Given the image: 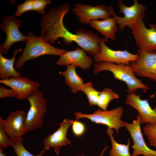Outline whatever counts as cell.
Segmentation results:
<instances>
[{"instance_id": "1", "label": "cell", "mask_w": 156, "mask_h": 156, "mask_svg": "<svg viewBox=\"0 0 156 156\" xmlns=\"http://www.w3.org/2000/svg\"><path fill=\"white\" fill-rule=\"evenodd\" d=\"M70 7L69 3H66L52 8L45 13L40 22L41 36L51 44L60 38L66 45L75 42L93 57L100 52L99 43L105 38H101L92 31L83 29H77L75 34L69 31L65 26L63 20Z\"/></svg>"}, {"instance_id": "2", "label": "cell", "mask_w": 156, "mask_h": 156, "mask_svg": "<svg viewBox=\"0 0 156 156\" xmlns=\"http://www.w3.org/2000/svg\"><path fill=\"white\" fill-rule=\"evenodd\" d=\"M27 36L25 47L15 62V67L17 70H20L27 61L44 55L60 56L68 51L54 47L42 36H36L31 32Z\"/></svg>"}, {"instance_id": "3", "label": "cell", "mask_w": 156, "mask_h": 156, "mask_svg": "<svg viewBox=\"0 0 156 156\" xmlns=\"http://www.w3.org/2000/svg\"><path fill=\"white\" fill-rule=\"evenodd\" d=\"M103 71L111 72L114 78L125 83L127 87L126 91L128 93L134 92L138 89L145 91L148 89V86L136 77L130 65L108 62H95L94 65L93 74L96 75Z\"/></svg>"}, {"instance_id": "4", "label": "cell", "mask_w": 156, "mask_h": 156, "mask_svg": "<svg viewBox=\"0 0 156 156\" xmlns=\"http://www.w3.org/2000/svg\"><path fill=\"white\" fill-rule=\"evenodd\" d=\"M27 99L30 105L25 118L26 127L28 132L43 125L44 116L47 110V99L43 93L38 90L29 95Z\"/></svg>"}, {"instance_id": "5", "label": "cell", "mask_w": 156, "mask_h": 156, "mask_svg": "<svg viewBox=\"0 0 156 156\" xmlns=\"http://www.w3.org/2000/svg\"><path fill=\"white\" fill-rule=\"evenodd\" d=\"M124 113L122 106L109 110H102L99 109L95 110L92 114H85L80 112H75L74 114L76 119L81 118L89 119L92 122L106 125L108 127L114 129L118 134L120 129L124 127V121L121 117Z\"/></svg>"}, {"instance_id": "6", "label": "cell", "mask_w": 156, "mask_h": 156, "mask_svg": "<svg viewBox=\"0 0 156 156\" xmlns=\"http://www.w3.org/2000/svg\"><path fill=\"white\" fill-rule=\"evenodd\" d=\"M144 14L138 17L131 28L132 34L138 49L146 51H156V24H151L149 29L144 23Z\"/></svg>"}, {"instance_id": "7", "label": "cell", "mask_w": 156, "mask_h": 156, "mask_svg": "<svg viewBox=\"0 0 156 156\" xmlns=\"http://www.w3.org/2000/svg\"><path fill=\"white\" fill-rule=\"evenodd\" d=\"M22 23V19H18L14 15H6L3 17L0 29L5 33L6 38L4 42L0 45V53L6 54L14 43L26 42L27 36L22 34L19 29Z\"/></svg>"}, {"instance_id": "8", "label": "cell", "mask_w": 156, "mask_h": 156, "mask_svg": "<svg viewBox=\"0 0 156 156\" xmlns=\"http://www.w3.org/2000/svg\"><path fill=\"white\" fill-rule=\"evenodd\" d=\"M133 1V5L129 7L125 5L123 0H120L118 1V12L124 14V16L122 17H120L115 13L112 4L109 6L110 13L115 18L120 31L123 30L127 26L131 29L139 16L144 14L147 9L146 6L139 3L137 0Z\"/></svg>"}, {"instance_id": "9", "label": "cell", "mask_w": 156, "mask_h": 156, "mask_svg": "<svg viewBox=\"0 0 156 156\" xmlns=\"http://www.w3.org/2000/svg\"><path fill=\"white\" fill-rule=\"evenodd\" d=\"M137 52L138 59L130 63L134 73L156 82V51H146L138 49Z\"/></svg>"}, {"instance_id": "10", "label": "cell", "mask_w": 156, "mask_h": 156, "mask_svg": "<svg viewBox=\"0 0 156 156\" xmlns=\"http://www.w3.org/2000/svg\"><path fill=\"white\" fill-rule=\"evenodd\" d=\"M105 39L99 43L101 47L100 52L93 56V60L96 62H108L116 64H122L130 65L131 62L136 61L138 55L132 54L127 50L115 51L108 47L105 42L108 41Z\"/></svg>"}, {"instance_id": "11", "label": "cell", "mask_w": 156, "mask_h": 156, "mask_svg": "<svg viewBox=\"0 0 156 156\" xmlns=\"http://www.w3.org/2000/svg\"><path fill=\"white\" fill-rule=\"evenodd\" d=\"M72 11L77 19L81 24H88L89 21L104 20L110 17L111 14L109 6L104 4H99L94 6L91 5L78 3L74 4Z\"/></svg>"}, {"instance_id": "12", "label": "cell", "mask_w": 156, "mask_h": 156, "mask_svg": "<svg viewBox=\"0 0 156 156\" xmlns=\"http://www.w3.org/2000/svg\"><path fill=\"white\" fill-rule=\"evenodd\" d=\"M124 124L133 142L131 156H156V151L148 147L145 142L140 127V116L137 115L136 119L131 123L124 121Z\"/></svg>"}, {"instance_id": "13", "label": "cell", "mask_w": 156, "mask_h": 156, "mask_svg": "<svg viewBox=\"0 0 156 156\" xmlns=\"http://www.w3.org/2000/svg\"><path fill=\"white\" fill-rule=\"evenodd\" d=\"M125 102L137 111L141 124H156V106L152 108L147 100L142 99L140 95L132 92L128 93Z\"/></svg>"}, {"instance_id": "14", "label": "cell", "mask_w": 156, "mask_h": 156, "mask_svg": "<svg viewBox=\"0 0 156 156\" xmlns=\"http://www.w3.org/2000/svg\"><path fill=\"white\" fill-rule=\"evenodd\" d=\"M73 121L69 119H64L60 123V127L56 131L46 137L42 142L45 149L49 150L50 148H53L56 154L59 155L61 147L70 143L67 137V133Z\"/></svg>"}, {"instance_id": "15", "label": "cell", "mask_w": 156, "mask_h": 156, "mask_svg": "<svg viewBox=\"0 0 156 156\" xmlns=\"http://www.w3.org/2000/svg\"><path fill=\"white\" fill-rule=\"evenodd\" d=\"M26 115L22 110L14 111L11 113L6 119L3 120V125L7 135L12 139L26 133L25 125Z\"/></svg>"}, {"instance_id": "16", "label": "cell", "mask_w": 156, "mask_h": 156, "mask_svg": "<svg viewBox=\"0 0 156 156\" xmlns=\"http://www.w3.org/2000/svg\"><path fill=\"white\" fill-rule=\"evenodd\" d=\"M0 83L9 87L16 92L18 95L16 98L20 100L27 99L29 95L38 90L40 85L39 82L26 77H11L7 79L0 80Z\"/></svg>"}, {"instance_id": "17", "label": "cell", "mask_w": 156, "mask_h": 156, "mask_svg": "<svg viewBox=\"0 0 156 156\" xmlns=\"http://www.w3.org/2000/svg\"><path fill=\"white\" fill-rule=\"evenodd\" d=\"M92 62V58L87 55L85 51L77 47L74 50L67 51L61 55L56 63L60 66L74 65L86 70L90 67Z\"/></svg>"}, {"instance_id": "18", "label": "cell", "mask_w": 156, "mask_h": 156, "mask_svg": "<svg viewBox=\"0 0 156 156\" xmlns=\"http://www.w3.org/2000/svg\"><path fill=\"white\" fill-rule=\"evenodd\" d=\"M88 24L104 36V38L113 41L116 40V33L118 27L116 19L114 17L102 20L90 21Z\"/></svg>"}, {"instance_id": "19", "label": "cell", "mask_w": 156, "mask_h": 156, "mask_svg": "<svg viewBox=\"0 0 156 156\" xmlns=\"http://www.w3.org/2000/svg\"><path fill=\"white\" fill-rule=\"evenodd\" d=\"M23 50L21 49H14L11 59L5 57L0 53V77L1 80L7 79L11 77L20 78L23 77L20 73L17 71L14 66L16 55Z\"/></svg>"}, {"instance_id": "20", "label": "cell", "mask_w": 156, "mask_h": 156, "mask_svg": "<svg viewBox=\"0 0 156 156\" xmlns=\"http://www.w3.org/2000/svg\"><path fill=\"white\" fill-rule=\"evenodd\" d=\"M76 67L74 65H68L67 66L65 71L60 72L59 73L65 77V83L69 87L73 93L81 90L85 84L82 78L76 72Z\"/></svg>"}, {"instance_id": "21", "label": "cell", "mask_w": 156, "mask_h": 156, "mask_svg": "<svg viewBox=\"0 0 156 156\" xmlns=\"http://www.w3.org/2000/svg\"><path fill=\"white\" fill-rule=\"evenodd\" d=\"M107 132L112 144V148L109 152V156H131L129 151L130 138L128 139L127 144H120L115 140L112 129L108 127Z\"/></svg>"}, {"instance_id": "22", "label": "cell", "mask_w": 156, "mask_h": 156, "mask_svg": "<svg viewBox=\"0 0 156 156\" xmlns=\"http://www.w3.org/2000/svg\"><path fill=\"white\" fill-rule=\"evenodd\" d=\"M23 138L22 137L10 138V146L13 148L17 156H42L45 153L46 150L43 148L38 154L33 155L24 147L23 142Z\"/></svg>"}, {"instance_id": "23", "label": "cell", "mask_w": 156, "mask_h": 156, "mask_svg": "<svg viewBox=\"0 0 156 156\" xmlns=\"http://www.w3.org/2000/svg\"><path fill=\"white\" fill-rule=\"evenodd\" d=\"M119 98L118 95L109 88H105L100 92L97 105L103 110H107V107L111 100Z\"/></svg>"}, {"instance_id": "24", "label": "cell", "mask_w": 156, "mask_h": 156, "mask_svg": "<svg viewBox=\"0 0 156 156\" xmlns=\"http://www.w3.org/2000/svg\"><path fill=\"white\" fill-rule=\"evenodd\" d=\"M81 91L86 94L90 106L97 105L100 92L93 88L91 82L85 83Z\"/></svg>"}, {"instance_id": "25", "label": "cell", "mask_w": 156, "mask_h": 156, "mask_svg": "<svg viewBox=\"0 0 156 156\" xmlns=\"http://www.w3.org/2000/svg\"><path fill=\"white\" fill-rule=\"evenodd\" d=\"M142 129L143 133L146 136L149 145L156 148V124H146Z\"/></svg>"}, {"instance_id": "26", "label": "cell", "mask_w": 156, "mask_h": 156, "mask_svg": "<svg viewBox=\"0 0 156 156\" xmlns=\"http://www.w3.org/2000/svg\"><path fill=\"white\" fill-rule=\"evenodd\" d=\"M2 118L0 117V147L3 148L10 146V138H8L4 129Z\"/></svg>"}, {"instance_id": "27", "label": "cell", "mask_w": 156, "mask_h": 156, "mask_svg": "<svg viewBox=\"0 0 156 156\" xmlns=\"http://www.w3.org/2000/svg\"><path fill=\"white\" fill-rule=\"evenodd\" d=\"M33 0H26L23 3L18 5L15 16H19L26 12L33 10Z\"/></svg>"}, {"instance_id": "28", "label": "cell", "mask_w": 156, "mask_h": 156, "mask_svg": "<svg viewBox=\"0 0 156 156\" xmlns=\"http://www.w3.org/2000/svg\"><path fill=\"white\" fill-rule=\"evenodd\" d=\"M51 1L50 0H33V10L37 11L41 14H44L45 7L50 4Z\"/></svg>"}, {"instance_id": "29", "label": "cell", "mask_w": 156, "mask_h": 156, "mask_svg": "<svg viewBox=\"0 0 156 156\" xmlns=\"http://www.w3.org/2000/svg\"><path fill=\"white\" fill-rule=\"evenodd\" d=\"M72 130L74 134L76 136L79 137L84 133L86 127L83 122L76 120L73 121L72 125Z\"/></svg>"}, {"instance_id": "30", "label": "cell", "mask_w": 156, "mask_h": 156, "mask_svg": "<svg viewBox=\"0 0 156 156\" xmlns=\"http://www.w3.org/2000/svg\"><path fill=\"white\" fill-rule=\"evenodd\" d=\"M18 95V93L12 89H9L3 86H0V98L6 97H15Z\"/></svg>"}, {"instance_id": "31", "label": "cell", "mask_w": 156, "mask_h": 156, "mask_svg": "<svg viewBox=\"0 0 156 156\" xmlns=\"http://www.w3.org/2000/svg\"><path fill=\"white\" fill-rule=\"evenodd\" d=\"M107 148V146H106L102 150V151L101 154L99 155V156H103L104 153L105 152V151L106 150ZM74 156H85L83 154L81 153L79 155H77Z\"/></svg>"}, {"instance_id": "32", "label": "cell", "mask_w": 156, "mask_h": 156, "mask_svg": "<svg viewBox=\"0 0 156 156\" xmlns=\"http://www.w3.org/2000/svg\"><path fill=\"white\" fill-rule=\"evenodd\" d=\"M0 156H6L3 153V148L0 147Z\"/></svg>"}]
</instances>
